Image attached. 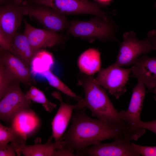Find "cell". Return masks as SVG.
I'll return each mask as SVG.
<instances>
[{"instance_id":"obj_29","label":"cell","mask_w":156,"mask_h":156,"mask_svg":"<svg viewBox=\"0 0 156 156\" xmlns=\"http://www.w3.org/2000/svg\"><path fill=\"white\" fill-rule=\"evenodd\" d=\"M10 0H0V3H5L6 1ZM12 1L13 3H17V4H20L22 2V0H10Z\"/></svg>"},{"instance_id":"obj_12","label":"cell","mask_w":156,"mask_h":156,"mask_svg":"<svg viewBox=\"0 0 156 156\" xmlns=\"http://www.w3.org/2000/svg\"><path fill=\"white\" fill-rule=\"evenodd\" d=\"M24 34L27 38L34 50L37 52L42 48L51 47L61 40V35L57 32L48 29L34 27L26 20L24 21Z\"/></svg>"},{"instance_id":"obj_14","label":"cell","mask_w":156,"mask_h":156,"mask_svg":"<svg viewBox=\"0 0 156 156\" xmlns=\"http://www.w3.org/2000/svg\"><path fill=\"white\" fill-rule=\"evenodd\" d=\"M145 94V85L138 80L133 89L127 109L119 112L123 121L131 125L141 121L140 117Z\"/></svg>"},{"instance_id":"obj_33","label":"cell","mask_w":156,"mask_h":156,"mask_svg":"<svg viewBox=\"0 0 156 156\" xmlns=\"http://www.w3.org/2000/svg\"></svg>"},{"instance_id":"obj_24","label":"cell","mask_w":156,"mask_h":156,"mask_svg":"<svg viewBox=\"0 0 156 156\" xmlns=\"http://www.w3.org/2000/svg\"><path fill=\"white\" fill-rule=\"evenodd\" d=\"M131 145L134 150L140 155L156 156V146H143L133 143H131Z\"/></svg>"},{"instance_id":"obj_27","label":"cell","mask_w":156,"mask_h":156,"mask_svg":"<svg viewBox=\"0 0 156 156\" xmlns=\"http://www.w3.org/2000/svg\"><path fill=\"white\" fill-rule=\"evenodd\" d=\"M0 46L1 50H6L9 51L14 55V51L12 44L0 31Z\"/></svg>"},{"instance_id":"obj_30","label":"cell","mask_w":156,"mask_h":156,"mask_svg":"<svg viewBox=\"0 0 156 156\" xmlns=\"http://www.w3.org/2000/svg\"><path fill=\"white\" fill-rule=\"evenodd\" d=\"M98 1L103 3H106L109 1L110 0H97Z\"/></svg>"},{"instance_id":"obj_25","label":"cell","mask_w":156,"mask_h":156,"mask_svg":"<svg viewBox=\"0 0 156 156\" xmlns=\"http://www.w3.org/2000/svg\"><path fill=\"white\" fill-rule=\"evenodd\" d=\"M16 152L14 145L11 143L0 145V156H16Z\"/></svg>"},{"instance_id":"obj_19","label":"cell","mask_w":156,"mask_h":156,"mask_svg":"<svg viewBox=\"0 0 156 156\" xmlns=\"http://www.w3.org/2000/svg\"><path fill=\"white\" fill-rule=\"evenodd\" d=\"M54 64L51 53L44 49H40L35 54L31 61L30 66L31 72L35 75H42L50 70Z\"/></svg>"},{"instance_id":"obj_13","label":"cell","mask_w":156,"mask_h":156,"mask_svg":"<svg viewBox=\"0 0 156 156\" xmlns=\"http://www.w3.org/2000/svg\"><path fill=\"white\" fill-rule=\"evenodd\" d=\"M131 68L132 77L142 81L149 91L156 86V57H151L143 55Z\"/></svg>"},{"instance_id":"obj_2","label":"cell","mask_w":156,"mask_h":156,"mask_svg":"<svg viewBox=\"0 0 156 156\" xmlns=\"http://www.w3.org/2000/svg\"><path fill=\"white\" fill-rule=\"evenodd\" d=\"M80 82L84 89L85 107L92 116L104 121H123L105 90L96 83L93 77L85 76Z\"/></svg>"},{"instance_id":"obj_23","label":"cell","mask_w":156,"mask_h":156,"mask_svg":"<svg viewBox=\"0 0 156 156\" xmlns=\"http://www.w3.org/2000/svg\"><path fill=\"white\" fill-rule=\"evenodd\" d=\"M25 94L28 99L41 104L47 111H52L56 106V104L50 101L47 99L42 91L34 86H31Z\"/></svg>"},{"instance_id":"obj_1","label":"cell","mask_w":156,"mask_h":156,"mask_svg":"<svg viewBox=\"0 0 156 156\" xmlns=\"http://www.w3.org/2000/svg\"><path fill=\"white\" fill-rule=\"evenodd\" d=\"M86 108L76 109L72 114L70 128L57 140L70 151L77 153L108 139L137 138L138 130L126 122L92 118L86 114Z\"/></svg>"},{"instance_id":"obj_26","label":"cell","mask_w":156,"mask_h":156,"mask_svg":"<svg viewBox=\"0 0 156 156\" xmlns=\"http://www.w3.org/2000/svg\"><path fill=\"white\" fill-rule=\"evenodd\" d=\"M133 126L149 130L156 134V120L147 122L141 121L134 124Z\"/></svg>"},{"instance_id":"obj_16","label":"cell","mask_w":156,"mask_h":156,"mask_svg":"<svg viewBox=\"0 0 156 156\" xmlns=\"http://www.w3.org/2000/svg\"><path fill=\"white\" fill-rule=\"evenodd\" d=\"M52 140L50 137L45 143L32 145L12 143L15 148L18 156L22 154L24 156H54L57 143V141L52 142Z\"/></svg>"},{"instance_id":"obj_11","label":"cell","mask_w":156,"mask_h":156,"mask_svg":"<svg viewBox=\"0 0 156 156\" xmlns=\"http://www.w3.org/2000/svg\"><path fill=\"white\" fill-rule=\"evenodd\" d=\"M52 95L59 100L60 105L51 123L52 134L51 137L58 140L64 133L74 110L86 107L84 101L78 102L75 104L64 102L60 92L55 91Z\"/></svg>"},{"instance_id":"obj_5","label":"cell","mask_w":156,"mask_h":156,"mask_svg":"<svg viewBox=\"0 0 156 156\" xmlns=\"http://www.w3.org/2000/svg\"><path fill=\"white\" fill-rule=\"evenodd\" d=\"M20 82L18 81L0 99V119L9 126L13 125L18 115L29 110L32 104L21 90Z\"/></svg>"},{"instance_id":"obj_7","label":"cell","mask_w":156,"mask_h":156,"mask_svg":"<svg viewBox=\"0 0 156 156\" xmlns=\"http://www.w3.org/2000/svg\"><path fill=\"white\" fill-rule=\"evenodd\" d=\"M34 3L50 8L64 15L87 14L109 20L107 13L96 4L87 0H31Z\"/></svg>"},{"instance_id":"obj_10","label":"cell","mask_w":156,"mask_h":156,"mask_svg":"<svg viewBox=\"0 0 156 156\" xmlns=\"http://www.w3.org/2000/svg\"><path fill=\"white\" fill-rule=\"evenodd\" d=\"M9 3L0 8V31L12 44L24 14V6Z\"/></svg>"},{"instance_id":"obj_6","label":"cell","mask_w":156,"mask_h":156,"mask_svg":"<svg viewBox=\"0 0 156 156\" xmlns=\"http://www.w3.org/2000/svg\"><path fill=\"white\" fill-rule=\"evenodd\" d=\"M131 70V68H122L113 64L106 68H101L94 80L118 99L127 91L126 85Z\"/></svg>"},{"instance_id":"obj_32","label":"cell","mask_w":156,"mask_h":156,"mask_svg":"<svg viewBox=\"0 0 156 156\" xmlns=\"http://www.w3.org/2000/svg\"><path fill=\"white\" fill-rule=\"evenodd\" d=\"M155 7H156V3L155 4Z\"/></svg>"},{"instance_id":"obj_17","label":"cell","mask_w":156,"mask_h":156,"mask_svg":"<svg viewBox=\"0 0 156 156\" xmlns=\"http://www.w3.org/2000/svg\"><path fill=\"white\" fill-rule=\"evenodd\" d=\"M78 65L80 71L91 76L101 69L100 54L98 50L90 48L83 52L79 57Z\"/></svg>"},{"instance_id":"obj_9","label":"cell","mask_w":156,"mask_h":156,"mask_svg":"<svg viewBox=\"0 0 156 156\" xmlns=\"http://www.w3.org/2000/svg\"><path fill=\"white\" fill-rule=\"evenodd\" d=\"M39 5L24 6L25 15L33 17L47 29L56 32L62 31L68 28L69 24L64 15L49 7Z\"/></svg>"},{"instance_id":"obj_4","label":"cell","mask_w":156,"mask_h":156,"mask_svg":"<svg viewBox=\"0 0 156 156\" xmlns=\"http://www.w3.org/2000/svg\"><path fill=\"white\" fill-rule=\"evenodd\" d=\"M67 31L76 37L97 38L101 40L116 39L113 25L109 20L99 17L86 21L72 22Z\"/></svg>"},{"instance_id":"obj_3","label":"cell","mask_w":156,"mask_h":156,"mask_svg":"<svg viewBox=\"0 0 156 156\" xmlns=\"http://www.w3.org/2000/svg\"><path fill=\"white\" fill-rule=\"evenodd\" d=\"M123 38L116 60L114 63L118 66L133 65L141 55L146 54L155 50L148 37L139 40L132 31L125 33Z\"/></svg>"},{"instance_id":"obj_8","label":"cell","mask_w":156,"mask_h":156,"mask_svg":"<svg viewBox=\"0 0 156 156\" xmlns=\"http://www.w3.org/2000/svg\"><path fill=\"white\" fill-rule=\"evenodd\" d=\"M131 140L127 138H117L109 143H96L76 153L77 156H139L132 147Z\"/></svg>"},{"instance_id":"obj_22","label":"cell","mask_w":156,"mask_h":156,"mask_svg":"<svg viewBox=\"0 0 156 156\" xmlns=\"http://www.w3.org/2000/svg\"><path fill=\"white\" fill-rule=\"evenodd\" d=\"M47 79L50 85L68 96L77 102L84 101V99L72 91L66 85L50 70L44 72L42 75Z\"/></svg>"},{"instance_id":"obj_28","label":"cell","mask_w":156,"mask_h":156,"mask_svg":"<svg viewBox=\"0 0 156 156\" xmlns=\"http://www.w3.org/2000/svg\"><path fill=\"white\" fill-rule=\"evenodd\" d=\"M147 37L150 39L156 50V30L153 29L149 32Z\"/></svg>"},{"instance_id":"obj_31","label":"cell","mask_w":156,"mask_h":156,"mask_svg":"<svg viewBox=\"0 0 156 156\" xmlns=\"http://www.w3.org/2000/svg\"><path fill=\"white\" fill-rule=\"evenodd\" d=\"M154 92L155 94L154 98L155 100L156 101V86L154 88Z\"/></svg>"},{"instance_id":"obj_21","label":"cell","mask_w":156,"mask_h":156,"mask_svg":"<svg viewBox=\"0 0 156 156\" xmlns=\"http://www.w3.org/2000/svg\"><path fill=\"white\" fill-rule=\"evenodd\" d=\"M19 81L0 60V100Z\"/></svg>"},{"instance_id":"obj_18","label":"cell","mask_w":156,"mask_h":156,"mask_svg":"<svg viewBox=\"0 0 156 156\" xmlns=\"http://www.w3.org/2000/svg\"><path fill=\"white\" fill-rule=\"evenodd\" d=\"M12 45L14 55L29 67L36 52L32 48L26 36L24 34L17 33L13 39Z\"/></svg>"},{"instance_id":"obj_15","label":"cell","mask_w":156,"mask_h":156,"mask_svg":"<svg viewBox=\"0 0 156 156\" xmlns=\"http://www.w3.org/2000/svg\"><path fill=\"white\" fill-rule=\"evenodd\" d=\"M0 59L10 71L17 79L25 85L32 83L29 67L20 58L10 52L1 50Z\"/></svg>"},{"instance_id":"obj_20","label":"cell","mask_w":156,"mask_h":156,"mask_svg":"<svg viewBox=\"0 0 156 156\" xmlns=\"http://www.w3.org/2000/svg\"><path fill=\"white\" fill-rule=\"evenodd\" d=\"M25 145V139L23 134L13 125L5 126L0 124V145L10 142Z\"/></svg>"}]
</instances>
